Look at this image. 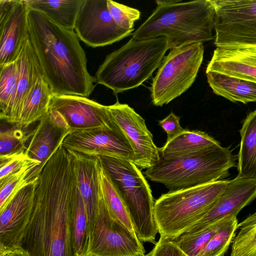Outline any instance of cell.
<instances>
[{
	"label": "cell",
	"instance_id": "1f68e13d",
	"mask_svg": "<svg viewBox=\"0 0 256 256\" xmlns=\"http://www.w3.org/2000/svg\"><path fill=\"white\" fill-rule=\"evenodd\" d=\"M87 226L85 204L76 186L73 216L74 242L76 256H80L82 252Z\"/></svg>",
	"mask_w": 256,
	"mask_h": 256
},
{
	"label": "cell",
	"instance_id": "4fadbf2b",
	"mask_svg": "<svg viewBox=\"0 0 256 256\" xmlns=\"http://www.w3.org/2000/svg\"><path fill=\"white\" fill-rule=\"evenodd\" d=\"M112 120L124 134L134 154V163L140 169H148L160 158V148L153 140L144 120L132 108L117 101L108 106Z\"/></svg>",
	"mask_w": 256,
	"mask_h": 256
},
{
	"label": "cell",
	"instance_id": "d4e9b609",
	"mask_svg": "<svg viewBox=\"0 0 256 256\" xmlns=\"http://www.w3.org/2000/svg\"><path fill=\"white\" fill-rule=\"evenodd\" d=\"M240 132L241 140L237 156L238 176L256 180V110L246 116Z\"/></svg>",
	"mask_w": 256,
	"mask_h": 256
},
{
	"label": "cell",
	"instance_id": "60d3db41",
	"mask_svg": "<svg viewBox=\"0 0 256 256\" xmlns=\"http://www.w3.org/2000/svg\"><path fill=\"white\" fill-rule=\"evenodd\" d=\"M183 256H186V255H185L184 254Z\"/></svg>",
	"mask_w": 256,
	"mask_h": 256
},
{
	"label": "cell",
	"instance_id": "277c9868",
	"mask_svg": "<svg viewBox=\"0 0 256 256\" xmlns=\"http://www.w3.org/2000/svg\"><path fill=\"white\" fill-rule=\"evenodd\" d=\"M168 50L166 37L132 38L106 56L96 72L95 82L112 90L115 95L136 88L152 76Z\"/></svg>",
	"mask_w": 256,
	"mask_h": 256
},
{
	"label": "cell",
	"instance_id": "83f0119b",
	"mask_svg": "<svg viewBox=\"0 0 256 256\" xmlns=\"http://www.w3.org/2000/svg\"><path fill=\"white\" fill-rule=\"evenodd\" d=\"M224 218L198 231L183 234L174 240L185 255L198 256L221 226Z\"/></svg>",
	"mask_w": 256,
	"mask_h": 256
},
{
	"label": "cell",
	"instance_id": "836d02e7",
	"mask_svg": "<svg viewBox=\"0 0 256 256\" xmlns=\"http://www.w3.org/2000/svg\"><path fill=\"white\" fill-rule=\"evenodd\" d=\"M28 136L26 135L21 128L17 126L0 133V155L15 152L26 148V143Z\"/></svg>",
	"mask_w": 256,
	"mask_h": 256
},
{
	"label": "cell",
	"instance_id": "e0dca14e",
	"mask_svg": "<svg viewBox=\"0 0 256 256\" xmlns=\"http://www.w3.org/2000/svg\"><path fill=\"white\" fill-rule=\"evenodd\" d=\"M256 198V180L238 176L210 208L184 233L202 229L224 218L236 215Z\"/></svg>",
	"mask_w": 256,
	"mask_h": 256
},
{
	"label": "cell",
	"instance_id": "5bb4252c",
	"mask_svg": "<svg viewBox=\"0 0 256 256\" xmlns=\"http://www.w3.org/2000/svg\"><path fill=\"white\" fill-rule=\"evenodd\" d=\"M50 108L64 116L69 127L70 134L108 128L114 124L108 106L86 97L54 95Z\"/></svg>",
	"mask_w": 256,
	"mask_h": 256
},
{
	"label": "cell",
	"instance_id": "30bf717a",
	"mask_svg": "<svg viewBox=\"0 0 256 256\" xmlns=\"http://www.w3.org/2000/svg\"><path fill=\"white\" fill-rule=\"evenodd\" d=\"M214 44L225 49L256 46V0H212Z\"/></svg>",
	"mask_w": 256,
	"mask_h": 256
},
{
	"label": "cell",
	"instance_id": "7a4b0ae2",
	"mask_svg": "<svg viewBox=\"0 0 256 256\" xmlns=\"http://www.w3.org/2000/svg\"><path fill=\"white\" fill-rule=\"evenodd\" d=\"M29 36L42 75L54 95L88 98L94 78L74 30L56 24L39 12L28 11Z\"/></svg>",
	"mask_w": 256,
	"mask_h": 256
},
{
	"label": "cell",
	"instance_id": "ba28073f",
	"mask_svg": "<svg viewBox=\"0 0 256 256\" xmlns=\"http://www.w3.org/2000/svg\"><path fill=\"white\" fill-rule=\"evenodd\" d=\"M204 54L202 42L170 50L152 80L150 90L154 105L167 104L192 86L202 64Z\"/></svg>",
	"mask_w": 256,
	"mask_h": 256
},
{
	"label": "cell",
	"instance_id": "9c48e42d",
	"mask_svg": "<svg viewBox=\"0 0 256 256\" xmlns=\"http://www.w3.org/2000/svg\"><path fill=\"white\" fill-rule=\"evenodd\" d=\"M146 256L143 244L135 232L110 213L102 191L98 214L94 222L87 228L80 256Z\"/></svg>",
	"mask_w": 256,
	"mask_h": 256
},
{
	"label": "cell",
	"instance_id": "4316f807",
	"mask_svg": "<svg viewBox=\"0 0 256 256\" xmlns=\"http://www.w3.org/2000/svg\"><path fill=\"white\" fill-rule=\"evenodd\" d=\"M97 169L102 198L110 213L130 230L134 232L124 200L98 156Z\"/></svg>",
	"mask_w": 256,
	"mask_h": 256
},
{
	"label": "cell",
	"instance_id": "3957f363",
	"mask_svg": "<svg viewBox=\"0 0 256 256\" xmlns=\"http://www.w3.org/2000/svg\"><path fill=\"white\" fill-rule=\"evenodd\" d=\"M151 15L133 32L136 40L166 37L170 49L214 39L212 0L156 1Z\"/></svg>",
	"mask_w": 256,
	"mask_h": 256
},
{
	"label": "cell",
	"instance_id": "ab89813d",
	"mask_svg": "<svg viewBox=\"0 0 256 256\" xmlns=\"http://www.w3.org/2000/svg\"><path fill=\"white\" fill-rule=\"evenodd\" d=\"M221 256H224V254H222V255ZM252 256H255L254 255Z\"/></svg>",
	"mask_w": 256,
	"mask_h": 256
},
{
	"label": "cell",
	"instance_id": "f1b7e54d",
	"mask_svg": "<svg viewBox=\"0 0 256 256\" xmlns=\"http://www.w3.org/2000/svg\"><path fill=\"white\" fill-rule=\"evenodd\" d=\"M240 230L232 240L230 256H252L256 252V212L238 224Z\"/></svg>",
	"mask_w": 256,
	"mask_h": 256
},
{
	"label": "cell",
	"instance_id": "44dd1931",
	"mask_svg": "<svg viewBox=\"0 0 256 256\" xmlns=\"http://www.w3.org/2000/svg\"><path fill=\"white\" fill-rule=\"evenodd\" d=\"M68 134V131L58 127L52 122L48 112L39 120L34 130L28 134V144L26 152L30 158L40 162V173Z\"/></svg>",
	"mask_w": 256,
	"mask_h": 256
},
{
	"label": "cell",
	"instance_id": "d6986e66",
	"mask_svg": "<svg viewBox=\"0 0 256 256\" xmlns=\"http://www.w3.org/2000/svg\"><path fill=\"white\" fill-rule=\"evenodd\" d=\"M68 151L73 160L77 186L85 204L88 226L94 222L98 214L101 197L97 169L98 156Z\"/></svg>",
	"mask_w": 256,
	"mask_h": 256
},
{
	"label": "cell",
	"instance_id": "52a82bcc",
	"mask_svg": "<svg viewBox=\"0 0 256 256\" xmlns=\"http://www.w3.org/2000/svg\"><path fill=\"white\" fill-rule=\"evenodd\" d=\"M98 156L124 200L137 237L142 242L155 244L158 230L154 214V202L140 169L129 160Z\"/></svg>",
	"mask_w": 256,
	"mask_h": 256
},
{
	"label": "cell",
	"instance_id": "d6a6232c",
	"mask_svg": "<svg viewBox=\"0 0 256 256\" xmlns=\"http://www.w3.org/2000/svg\"><path fill=\"white\" fill-rule=\"evenodd\" d=\"M107 5L116 24L124 30L133 32L134 22L140 18V11L111 0H107Z\"/></svg>",
	"mask_w": 256,
	"mask_h": 256
},
{
	"label": "cell",
	"instance_id": "ac0fdd59",
	"mask_svg": "<svg viewBox=\"0 0 256 256\" xmlns=\"http://www.w3.org/2000/svg\"><path fill=\"white\" fill-rule=\"evenodd\" d=\"M18 78L15 96L0 118L16 125L22 104L40 76L42 75L38 60L32 45L30 36L25 42L16 59Z\"/></svg>",
	"mask_w": 256,
	"mask_h": 256
},
{
	"label": "cell",
	"instance_id": "8fae6325",
	"mask_svg": "<svg viewBox=\"0 0 256 256\" xmlns=\"http://www.w3.org/2000/svg\"><path fill=\"white\" fill-rule=\"evenodd\" d=\"M74 30L80 40L93 48L112 44L132 32L116 24L108 10L107 0H84Z\"/></svg>",
	"mask_w": 256,
	"mask_h": 256
},
{
	"label": "cell",
	"instance_id": "ffe728a7",
	"mask_svg": "<svg viewBox=\"0 0 256 256\" xmlns=\"http://www.w3.org/2000/svg\"><path fill=\"white\" fill-rule=\"evenodd\" d=\"M206 72H214L256 83V46L225 49L216 48Z\"/></svg>",
	"mask_w": 256,
	"mask_h": 256
},
{
	"label": "cell",
	"instance_id": "7c38bea8",
	"mask_svg": "<svg viewBox=\"0 0 256 256\" xmlns=\"http://www.w3.org/2000/svg\"><path fill=\"white\" fill-rule=\"evenodd\" d=\"M62 145L66 150L91 156L116 157L132 162L134 159L130 143L114 122L110 127L70 134Z\"/></svg>",
	"mask_w": 256,
	"mask_h": 256
},
{
	"label": "cell",
	"instance_id": "5b68a950",
	"mask_svg": "<svg viewBox=\"0 0 256 256\" xmlns=\"http://www.w3.org/2000/svg\"><path fill=\"white\" fill-rule=\"evenodd\" d=\"M230 147L214 146L180 158L164 160L143 172L146 178L164 184L170 192L223 180L237 166Z\"/></svg>",
	"mask_w": 256,
	"mask_h": 256
},
{
	"label": "cell",
	"instance_id": "4dcf8cb0",
	"mask_svg": "<svg viewBox=\"0 0 256 256\" xmlns=\"http://www.w3.org/2000/svg\"><path fill=\"white\" fill-rule=\"evenodd\" d=\"M18 78L16 60L0 66V115L4 114L14 99Z\"/></svg>",
	"mask_w": 256,
	"mask_h": 256
},
{
	"label": "cell",
	"instance_id": "6da1fadb",
	"mask_svg": "<svg viewBox=\"0 0 256 256\" xmlns=\"http://www.w3.org/2000/svg\"><path fill=\"white\" fill-rule=\"evenodd\" d=\"M76 186L72 156L60 144L38 176L22 244L30 256H76L73 216Z\"/></svg>",
	"mask_w": 256,
	"mask_h": 256
},
{
	"label": "cell",
	"instance_id": "7402d4cb",
	"mask_svg": "<svg viewBox=\"0 0 256 256\" xmlns=\"http://www.w3.org/2000/svg\"><path fill=\"white\" fill-rule=\"evenodd\" d=\"M206 74L216 94L233 102H256V83L214 72H206Z\"/></svg>",
	"mask_w": 256,
	"mask_h": 256
},
{
	"label": "cell",
	"instance_id": "8d00e7d4",
	"mask_svg": "<svg viewBox=\"0 0 256 256\" xmlns=\"http://www.w3.org/2000/svg\"><path fill=\"white\" fill-rule=\"evenodd\" d=\"M180 117L171 112L164 118L158 121L159 125L167 134L166 142L171 140L184 130L180 126Z\"/></svg>",
	"mask_w": 256,
	"mask_h": 256
},
{
	"label": "cell",
	"instance_id": "f35d334b",
	"mask_svg": "<svg viewBox=\"0 0 256 256\" xmlns=\"http://www.w3.org/2000/svg\"><path fill=\"white\" fill-rule=\"evenodd\" d=\"M146 256H148V254H146Z\"/></svg>",
	"mask_w": 256,
	"mask_h": 256
},
{
	"label": "cell",
	"instance_id": "2e32d148",
	"mask_svg": "<svg viewBox=\"0 0 256 256\" xmlns=\"http://www.w3.org/2000/svg\"><path fill=\"white\" fill-rule=\"evenodd\" d=\"M38 180V177L19 190L0 208V245L22 246L33 210Z\"/></svg>",
	"mask_w": 256,
	"mask_h": 256
},
{
	"label": "cell",
	"instance_id": "d590c367",
	"mask_svg": "<svg viewBox=\"0 0 256 256\" xmlns=\"http://www.w3.org/2000/svg\"><path fill=\"white\" fill-rule=\"evenodd\" d=\"M184 253L174 240L160 236L148 256H183Z\"/></svg>",
	"mask_w": 256,
	"mask_h": 256
},
{
	"label": "cell",
	"instance_id": "e575fe53",
	"mask_svg": "<svg viewBox=\"0 0 256 256\" xmlns=\"http://www.w3.org/2000/svg\"><path fill=\"white\" fill-rule=\"evenodd\" d=\"M26 148L14 153L0 155V180L16 172L34 160L28 156L26 152Z\"/></svg>",
	"mask_w": 256,
	"mask_h": 256
},
{
	"label": "cell",
	"instance_id": "f546056e",
	"mask_svg": "<svg viewBox=\"0 0 256 256\" xmlns=\"http://www.w3.org/2000/svg\"><path fill=\"white\" fill-rule=\"evenodd\" d=\"M236 215L226 217L216 233L198 256H221L232 242L238 228Z\"/></svg>",
	"mask_w": 256,
	"mask_h": 256
},
{
	"label": "cell",
	"instance_id": "484cf974",
	"mask_svg": "<svg viewBox=\"0 0 256 256\" xmlns=\"http://www.w3.org/2000/svg\"><path fill=\"white\" fill-rule=\"evenodd\" d=\"M30 10L40 12L64 28L74 30L75 22L84 0H25Z\"/></svg>",
	"mask_w": 256,
	"mask_h": 256
},
{
	"label": "cell",
	"instance_id": "9a60e30c",
	"mask_svg": "<svg viewBox=\"0 0 256 256\" xmlns=\"http://www.w3.org/2000/svg\"><path fill=\"white\" fill-rule=\"evenodd\" d=\"M25 0H0V66L16 60L29 36Z\"/></svg>",
	"mask_w": 256,
	"mask_h": 256
},
{
	"label": "cell",
	"instance_id": "cb8c5ba5",
	"mask_svg": "<svg viewBox=\"0 0 256 256\" xmlns=\"http://www.w3.org/2000/svg\"><path fill=\"white\" fill-rule=\"evenodd\" d=\"M54 96L43 75L40 76L24 102L16 126L26 128L40 120L48 111Z\"/></svg>",
	"mask_w": 256,
	"mask_h": 256
},
{
	"label": "cell",
	"instance_id": "8992f818",
	"mask_svg": "<svg viewBox=\"0 0 256 256\" xmlns=\"http://www.w3.org/2000/svg\"><path fill=\"white\" fill-rule=\"evenodd\" d=\"M220 180L162 194L155 202L154 214L160 236L174 240L192 226L228 186Z\"/></svg>",
	"mask_w": 256,
	"mask_h": 256
},
{
	"label": "cell",
	"instance_id": "74e56055",
	"mask_svg": "<svg viewBox=\"0 0 256 256\" xmlns=\"http://www.w3.org/2000/svg\"><path fill=\"white\" fill-rule=\"evenodd\" d=\"M0 256H30L22 246L8 247L0 245Z\"/></svg>",
	"mask_w": 256,
	"mask_h": 256
},
{
	"label": "cell",
	"instance_id": "b9f144b4",
	"mask_svg": "<svg viewBox=\"0 0 256 256\" xmlns=\"http://www.w3.org/2000/svg\"><path fill=\"white\" fill-rule=\"evenodd\" d=\"M254 254H256V252Z\"/></svg>",
	"mask_w": 256,
	"mask_h": 256
},
{
	"label": "cell",
	"instance_id": "603a6c76",
	"mask_svg": "<svg viewBox=\"0 0 256 256\" xmlns=\"http://www.w3.org/2000/svg\"><path fill=\"white\" fill-rule=\"evenodd\" d=\"M218 144L219 142L205 132L184 129L160 148V156L164 160L173 159Z\"/></svg>",
	"mask_w": 256,
	"mask_h": 256
}]
</instances>
